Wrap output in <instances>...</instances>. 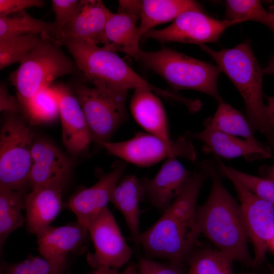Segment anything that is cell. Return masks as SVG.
<instances>
[{"instance_id":"obj_1","label":"cell","mask_w":274,"mask_h":274,"mask_svg":"<svg viewBox=\"0 0 274 274\" xmlns=\"http://www.w3.org/2000/svg\"><path fill=\"white\" fill-rule=\"evenodd\" d=\"M214 165L212 160L200 162L157 222L147 231L132 236L149 256L181 266L188 259L200 234L196 219L198 195Z\"/></svg>"},{"instance_id":"obj_2","label":"cell","mask_w":274,"mask_h":274,"mask_svg":"<svg viewBox=\"0 0 274 274\" xmlns=\"http://www.w3.org/2000/svg\"><path fill=\"white\" fill-rule=\"evenodd\" d=\"M215 165L212 186L206 201L197 207L196 219L200 234L234 261L253 267L239 204L223 185Z\"/></svg>"},{"instance_id":"obj_3","label":"cell","mask_w":274,"mask_h":274,"mask_svg":"<svg viewBox=\"0 0 274 274\" xmlns=\"http://www.w3.org/2000/svg\"><path fill=\"white\" fill-rule=\"evenodd\" d=\"M216 62L221 72L230 79L241 94L246 111V118L254 133L263 134L274 151V126L263 102V69L251 49L250 43H242L231 49L219 51L199 45Z\"/></svg>"},{"instance_id":"obj_4","label":"cell","mask_w":274,"mask_h":274,"mask_svg":"<svg viewBox=\"0 0 274 274\" xmlns=\"http://www.w3.org/2000/svg\"><path fill=\"white\" fill-rule=\"evenodd\" d=\"M64 45L76 65L93 87L110 96L127 98L128 91L139 87L151 88L158 95L172 98L173 93L157 87L133 71L116 52L83 41L69 39Z\"/></svg>"},{"instance_id":"obj_5","label":"cell","mask_w":274,"mask_h":274,"mask_svg":"<svg viewBox=\"0 0 274 274\" xmlns=\"http://www.w3.org/2000/svg\"><path fill=\"white\" fill-rule=\"evenodd\" d=\"M138 60L161 76L176 90L192 89L223 101L217 87L220 68L174 50H141Z\"/></svg>"},{"instance_id":"obj_6","label":"cell","mask_w":274,"mask_h":274,"mask_svg":"<svg viewBox=\"0 0 274 274\" xmlns=\"http://www.w3.org/2000/svg\"><path fill=\"white\" fill-rule=\"evenodd\" d=\"M53 39L44 38L9 77L24 110L31 98L56 79L72 74L74 62Z\"/></svg>"},{"instance_id":"obj_7","label":"cell","mask_w":274,"mask_h":274,"mask_svg":"<svg viewBox=\"0 0 274 274\" xmlns=\"http://www.w3.org/2000/svg\"><path fill=\"white\" fill-rule=\"evenodd\" d=\"M35 141L30 127L16 114H9L0 133V185L25 193Z\"/></svg>"},{"instance_id":"obj_8","label":"cell","mask_w":274,"mask_h":274,"mask_svg":"<svg viewBox=\"0 0 274 274\" xmlns=\"http://www.w3.org/2000/svg\"><path fill=\"white\" fill-rule=\"evenodd\" d=\"M112 155L141 166L154 164L169 157H181L191 161L196 152L188 135L179 137L169 144L149 133L139 132L127 141L102 144Z\"/></svg>"},{"instance_id":"obj_9","label":"cell","mask_w":274,"mask_h":274,"mask_svg":"<svg viewBox=\"0 0 274 274\" xmlns=\"http://www.w3.org/2000/svg\"><path fill=\"white\" fill-rule=\"evenodd\" d=\"M74 91L84 114L92 141L100 145L109 142L127 120V98L114 97L85 85L76 86Z\"/></svg>"},{"instance_id":"obj_10","label":"cell","mask_w":274,"mask_h":274,"mask_svg":"<svg viewBox=\"0 0 274 274\" xmlns=\"http://www.w3.org/2000/svg\"><path fill=\"white\" fill-rule=\"evenodd\" d=\"M239 200L245 230L254 248L253 267L263 263L274 235V206L258 197L238 181L228 178Z\"/></svg>"},{"instance_id":"obj_11","label":"cell","mask_w":274,"mask_h":274,"mask_svg":"<svg viewBox=\"0 0 274 274\" xmlns=\"http://www.w3.org/2000/svg\"><path fill=\"white\" fill-rule=\"evenodd\" d=\"M238 21H220L197 11H187L179 15L167 27L151 29L143 37L157 41L202 45L218 41L228 27Z\"/></svg>"},{"instance_id":"obj_12","label":"cell","mask_w":274,"mask_h":274,"mask_svg":"<svg viewBox=\"0 0 274 274\" xmlns=\"http://www.w3.org/2000/svg\"><path fill=\"white\" fill-rule=\"evenodd\" d=\"M88 230L95 250L94 253H89L87 256L91 266L118 269L129 260L132 250L108 207L89 224Z\"/></svg>"},{"instance_id":"obj_13","label":"cell","mask_w":274,"mask_h":274,"mask_svg":"<svg viewBox=\"0 0 274 274\" xmlns=\"http://www.w3.org/2000/svg\"><path fill=\"white\" fill-rule=\"evenodd\" d=\"M50 86L55 90L59 97L63 144L72 153H81L89 147L92 141L82 108L74 92L68 87L62 83Z\"/></svg>"},{"instance_id":"obj_14","label":"cell","mask_w":274,"mask_h":274,"mask_svg":"<svg viewBox=\"0 0 274 274\" xmlns=\"http://www.w3.org/2000/svg\"><path fill=\"white\" fill-rule=\"evenodd\" d=\"M111 13L101 1H80L75 14L56 42L61 46L63 41L75 39L104 46L106 43V25Z\"/></svg>"},{"instance_id":"obj_15","label":"cell","mask_w":274,"mask_h":274,"mask_svg":"<svg viewBox=\"0 0 274 274\" xmlns=\"http://www.w3.org/2000/svg\"><path fill=\"white\" fill-rule=\"evenodd\" d=\"M204 126L202 130L187 135L191 140L197 139L202 142L203 151L206 153L226 159L244 157L248 161L272 157L269 146L242 139L209 126Z\"/></svg>"},{"instance_id":"obj_16","label":"cell","mask_w":274,"mask_h":274,"mask_svg":"<svg viewBox=\"0 0 274 274\" xmlns=\"http://www.w3.org/2000/svg\"><path fill=\"white\" fill-rule=\"evenodd\" d=\"M125 167L124 162L116 163L113 169L96 183L82 190L70 199L68 208L76 215L77 221L87 229L89 224L108 208L113 189L120 180Z\"/></svg>"},{"instance_id":"obj_17","label":"cell","mask_w":274,"mask_h":274,"mask_svg":"<svg viewBox=\"0 0 274 274\" xmlns=\"http://www.w3.org/2000/svg\"><path fill=\"white\" fill-rule=\"evenodd\" d=\"M31 155L33 163L28 179L29 187L63 188L71 170L68 158L53 144L43 140L35 141Z\"/></svg>"},{"instance_id":"obj_18","label":"cell","mask_w":274,"mask_h":274,"mask_svg":"<svg viewBox=\"0 0 274 274\" xmlns=\"http://www.w3.org/2000/svg\"><path fill=\"white\" fill-rule=\"evenodd\" d=\"M88 232L78 221L62 226H48L36 234L40 254L53 264L65 265L68 254L83 247Z\"/></svg>"},{"instance_id":"obj_19","label":"cell","mask_w":274,"mask_h":274,"mask_svg":"<svg viewBox=\"0 0 274 274\" xmlns=\"http://www.w3.org/2000/svg\"><path fill=\"white\" fill-rule=\"evenodd\" d=\"M192 173L177 158L169 157L153 178L140 180L150 202L164 211L181 192Z\"/></svg>"},{"instance_id":"obj_20","label":"cell","mask_w":274,"mask_h":274,"mask_svg":"<svg viewBox=\"0 0 274 274\" xmlns=\"http://www.w3.org/2000/svg\"><path fill=\"white\" fill-rule=\"evenodd\" d=\"M130 109L135 121L148 133L161 138L167 143L174 142L169 134L164 107L151 88L139 87L134 89Z\"/></svg>"},{"instance_id":"obj_21","label":"cell","mask_w":274,"mask_h":274,"mask_svg":"<svg viewBox=\"0 0 274 274\" xmlns=\"http://www.w3.org/2000/svg\"><path fill=\"white\" fill-rule=\"evenodd\" d=\"M62 187L41 186L32 189L25 194L26 228L37 234L50 226L60 213L62 207Z\"/></svg>"},{"instance_id":"obj_22","label":"cell","mask_w":274,"mask_h":274,"mask_svg":"<svg viewBox=\"0 0 274 274\" xmlns=\"http://www.w3.org/2000/svg\"><path fill=\"white\" fill-rule=\"evenodd\" d=\"M139 16L126 12L111 13L107 20L104 48L114 51H120L138 60L141 50L139 47L141 39L136 20Z\"/></svg>"},{"instance_id":"obj_23","label":"cell","mask_w":274,"mask_h":274,"mask_svg":"<svg viewBox=\"0 0 274 274\" xmlns=\"http://www.w3.org/2000/svg\"><path fill=\"white\" fill-rule=\"evenodd\" d=\"M190 10L205 12L200 4L194 1H141V22L138 27L140 38L156 25L174 20L182 13Z\"/></svg>"},{"instance_id":"obj_24","label":"cell","mask_w":274,"mask_h":274,"mask_svg":"<svg viewBox=\"0 0 274 274\" xmlns=\"http://www.w3.org/2000/svg\"><path fill=\"white\" fill-rule=\"evenodd\" d=\"M144 196L141 180L133 175L120 180L111 194L110 202L123 215L132 236L140 233L139 202Z\"/></svg>"},{"instance_id":"obj_25","label":"cell","mask_w":274,"mask_h":274,"mask_svg":"<svg viewBox=\"0 0 274 274\" xmlns=\"http://www.w3.org/2000/svg\"><path fill=\"white\" fill-rule=\"evenodd\" d=\"M26 34H35L55 40L54 22L35 18L25 11L0 16V40Z\"/></svg>"},{"instance_id":"obj_26","label":"cell","mask_w":274,"mask_h":274,"mask_svg":"<svg viewBox=\"0 0 274 274\" xmlns=\"http://www.w3.org/2000/svg\"><path fill=\"white\" fill-rule=\"evenodd\" d=\"M25 193L0 185L1 251L8 236L25 222L21 210L25 209Z\"/></svg>"},{"instance_id":"obj_27","label":"cell","mask_w":274,"mask_h":274,"mask_svg":"<svg viewBox=\"0 0 274 274\" xmlns=\"http://www.w3.org/2000/svg\"><path fill=\"white\" fill-rule=\"evenodd\" d=\"M204 125L209 126L231 135L241 136L251 142L260 143L255 137L246 117L241 112L223 101L219 102L215 114L204 121Z\"/></svg>"},{"instance_id":"obj_28","label":"cell","mask_w":274,"mask_h":274,"mask_svg":"<svg viewBox=\"0 0 274 274\" xmlns=\"http://www.w3.org/2000/svg\"><path fill=\"white\" fill-rule=\"evenodd\" d=\"M186 274H235L234 259L218 249H204L192 252Z\"/></svg>"},{"instance_id":"obj_29","label":"cell","mask_w":274,"mask_h":274,"mask_svg":"<svg viewBox=\"0 0 274 274\" xmlns=\"http://www.w3.org/2000/svg\"><path fill=\"white\" fill-rule=\"evenodd\" d=\"M226 19L240 22L255 21L268 27L274 33V13L265 10L260 1L227 0Z\"/></svg>"},{"instance_id":"obj_30","label":"cell","mask_w":274,"mask_h":274,"mask_svg":"<svg viewBox=\"0 0 274 274\" xmlns=\"http://www.w3.org/2000/svg\"><path fill=\"white\" fill-rule=\"evenodd\" d=\"M31 122H50L59 116V101L57 92L51 86L36 93L23 110Z\"/></svg>"},{"instance_id":"obj_31","label":"cell","mask_w":274,"mask_h":274,"mask_svg":"<svg viewBox=\"0 0 274 274\" xmlns=\"http://www.w3.org/2000/svg\"><path fill=\"white\" fill-rule=\"evenodd\" d=\"M45 38L26 34L0 40V69L21 62Z\"/></svg>"},{"instance_id":"obj_32","label":"cell","mask_w":274,"mask_h":274,"mask_svg":"<svg viewBox=\"0 0 274 274\" xmlns=\"http://www.w3.org/2000/svg\"><path fill=\"white\" fill-rule=\"evenodd\" d=\"M216 167L224 176L232 178L258 197L274 206V182L268 179L255 176L226 166L220 158L215 157Z\"/></svg>"},{"instance_id":"obj_33","label":"cell","mask_w":274,"mask_h":274,"mask_svg":"<svg viewBox=\"0 0 274 274\" xmlns=\"http://www.w3.org/2000/svg\"><path fill=\"white\" fill-rule=\"evenodd\" d=\"M65 265L53 264L44 258L29 255L24 260L7 264L2 274H63Z\"/></svg>"},{"instance_id":"obj_34","label":"cell","mask_w":274,"mask_h":274,"mask_svg":"<svg viewBox=\"0 0 274 274\" xmlns=\"http://www.w3.org/2000/svg\"><path fill=\"white\" fill-rule=\"evenodd\" d=\"M79 2L80 1L78 0H52L51 1L52 9L55 16L54 22L56 29L55 41L59 39L64 26L74 16Z\"/></svg>"},{"instance_id":"obj_35","label":"cell","mask_w":274,"mask_h":274,"mask_svg":"<svg viewBox=\"0 0 274 274\" xmlns=\"http://www.w3.org/2000/svg\"><path fill=\"white\" fill-rule=\"evenodd\" d=\"M137 267L140 274H185L180 265L160 263L145 257L140 259Z\"/></svg>"},{"instance_id":"obj_36","label":"cell","mask_w":274,"mask_h":274,"mask_svg":"<svg viewBox=\"0 0 274 274\" xmlns=\"http://www.w3.org/2000/svg\"><path fill=\"white\" fill-rule=\"evenodd\" d=\"M42 0H0V16H7L19 12L30 7L42 8Z\"/></svg>"},{"instance_id":"obj_37","label":"cell","mask_w":274,"mask_h":274,"mask_svg":"<svg viewBox=\"0 0 274 274\" xmlns=\"http://www.w3.org/2000/svg\"><path fill=\"white\" fill-rule=\"evenodd\" d=\"M21 106L18 100L10 95L6 86L0 85V111L9 114H16L19 112Z\"/></svg>"},{"instance_id":"obj_38","label":"cell","mask_w":274,"mask_h":274,"mask_svg":"<svg viewBox=\"0 0 274 274\" xmlns=\"http://www.w3.org/2000/svg\"><path fill=\"white\" fill-rule=\"evenodd\" d=\"M259 172L263 178L274 182V163L271 166H262L259 169Z\"/></svg>"},{"instance_id":"obj_39","label":"cell","mask_w":274,"mask_h":274,"mask_svg":"<svg viewBox=\"0 0 274 274\" xmlns=\"http://www.w3.org/2000/svg\"><path fill=\"white\" fill-rule=\"evenodd\" d=\"M267 101V111L269 119L274 126V96H265Z\"/></svg>"},{"instance_id":"obj_40","label":"cell","mask_w":274,"mask_h":274,"mask_svg":"<svg viewBox=\"0 0 274 274\" xmlns=\"http://www.w3.org/2000/svg\"><path fill=\"white\" fill-rule=\"evenodd\" d=\"M92 274H122L118 269L107 266H101L97 268Z\"/></svg>"},{"instance_id":"obj_41","label":"cell","mask_w":274,"mask_h":274,"mask_svg":"<svg viewBox=\"0 0 274 274\" xmlns=\"http://www.w3.org/2000/svg\"><path fill=\"white\" fill-rule=\"evenodd\" d=\"M263 74L274 75V56L269 62L267 65L263 68Z\"/></svg>"},{"instance_id":"obj_42","label":"cell","mask_w":274,"mask_h":274,"mask_svg":"<svg viewBox=\"0 0 274 274\" xmlns=\"http://www.w3.org/2000/svg\"><path fill=\"white\" fill-rule=\"evenodd\" d=\"M122 274H140L138 270V267L134 265H130L128 266L125 270L122 272Z\"/></svg>"},{"instance_id":"obj_43","label":"cell","mask_w":274,"mask_h":274,"mask_svg":"<svg viewBox=\"0 0 274 274\" xmlns=\"http://www.w3.org/2000/svg\"><path fill=\"white\" fill-rule=\"evenodd\" d=\"M269 248L274 252V235L270 241Z\"/></svg>"},{"instance_id":"obj_44","label":"cell","mask_w":274,"mask_h":274,"mask_svg":"<svg viewBox=\"0 0 274 274\" xmlns=\"http://www.w3.org/2000/svg\"><path fill=\"white\" fill-rule=\"evenodd\" d=\"M241 274H262V273L249 272V273H241ZM267 274H274V270H272L270 273H267Z\"/></svg>"},{"instance_id":"obj_45","label":"cell","mask_w":274,"mask_h":274,"mask_svg":"<svg viewBox=\"0 0 274 274\" xmlns=\"http://www.w3.org/2000/svg\"><path fill=\"white\" fill-rule=\"evenodd\" d=\"M270 11L274 13V5H272L269 7Z\"/></svg>"},{"instance_id":"obj_46","label":"cell","mask_w":274,"mask_h":274,"mask_svg":"<svg viewBox=\"0 0 274 274\" xmlns=\"http://www.w3.org/2000/svg\"><path fill=\"white\" fill-rule=\"evenodd\" d=\"M64 274H72L71 273H64Z\"/></svg>"}]
</instances>
